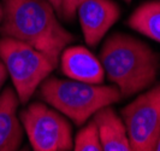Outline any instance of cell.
<instances>
[{"label":"cell","instance_id":"e0dca14e","mask_svg":"<svg viewBox=\"0 0 160 151\" xmlns=\"http://www.w3.org/2000/svg\"><path fill=\"white\" fill-rule=\"evenodd\" d=\"M155 150L160 151V135H159V138H158V142H157V145H155Z\"/></svg>","mask_w":160,"mask_h":151},{"label":"cell","instance_id":"3957f363","mask_svg":"<svg viewBox=\"0 0 160 151\" xmlns=\"http://www.w3.org/2000/svg\"><path fill=\"white\" fill-rule=\"evenodd\" d=\"M41 99L81 126L99 109L123 98L116 85L102 86L77 80L46 78L39 86Z\"/></svg>","mask_w":160,"mask_h":151},{"label":"cell","instance_id":"8992f818","mask_svg":"<svg viewBox=\"0 0 160 151\" xmlns=\"http://www.w3.org/2000/svg\"><path fill=\"white\" fill-rule=\"evenodd\" d=\"M131 151H153L160 135V85L148 89L120 111Z\"/></svg>","mask_w":160,"mask_h":151},{"label":"cell","instance_id":"9a60e30c","mask_svg":"<svg viewBox=\"0 0 160 151\" xmlns=\"http://www.w3.org/2000/svg\"><path fill=\"white\" fill-rule=\"evenodd\" d=\"M48 1H49V3L52 4V6L54 8L58 17H60V10H62V1H63V0H48Z\"/></svg>","mask_w":160,"mask_h":151},{"label":"cell","instance_id":"52a82bcc","mask_svg":"<svg viewBox=\"0 0 160 151\" xmlns=\"http://www.w3.org/2000/svg\"><path fill=\"white\" fill-rule=\"evenodd\" d=\"M76 13L84 41L88 46L95 47L118 21L120 8L113 0H84L77 8Z\"/></svg>","mask_w":160,"mask_h":151},{"label":"cell","instance_id":"8fae6325","mask_svg":"<svg viewBox=\"0 0 160 151\" xmlns=\"http://www.w3.org/2000/svg\"><path fill=\"white\" fill-rule=\"evenodd\" d=\"M128 25L144 36L160 42V1H149L138 6L129 17Z\"/></svg>","mask_w":160,"mask_h":151},{"label":"cell","instance_id":"4fadbf2b","mask_svg":"<svg viewBox=\"0 0 160 151\" xmlns=\"http://www.w3.org/2000/svg\"><path fill=\"white\" fill-rule=\"evenodd\" d=\"M84 0H63L62 1V10H60V18L65 21H72L76 15L77 8Z\"/></svg>","mask_w":160,"mask_h":151},{"label":"cell","instance_id":"6da1fadb","mask_svg":"<svg viewBox=\"0 0 160 151\" xmlns=\"http://www.w3.org/2000/svg\"><path fill=\"white\" fill-rule=\"evenodd\" d=\"M0 35L30 45L58 67L60 55L75 36L59 22L48 0H2Z\"/></svg>","mask_w":160,"mask_h":151},{"label":"cell","instance_id":"30bf717a","mask_svg":"<svg viewBox=\"0 0 160 151\" xmlns=\"http://www.w3.org/2000/svg\"><path fill=\"white\" fill-rule=\"evenodd\" d=\"M102 151H130L127 128L111 105L99 109L93 115Z\"/></svg>","mask_w":160,"mask_h":151},{"label":"cell","instance_id":"2e32d148","mask_svg":"<svg viewBox=\"0 0 160 151\" xmlns=\"http://www.w3.org/2000/svg\"><path fill=\"white\" fill-rule=\"evenodd\" d=\"M2 16H4V8H2V3L0 1V23L2 21Z\"/></svg>","mask_w":160,"mask_h":151},{"label":"cell","instance_id":"9c48e42d","mask_svg":"<svg viewBox=\"0 0 160 151\" xmlns=\"http://www.w3.org/2000/svg\"><path fill=\"white\" fill-rule=\"evenodd\" d=\"M19 99L12 87L0 93V151L18 150L23 142L24 128L17 110Z\"/></svg>","mask_w":160,"mask_h":151},{"label":"cell","instance_id":"7a4b0ae2","mask_svg":"<svg viewBox=\"0 0 160 151\" xmlns=\"http://www.w3.org/2000/svg\"><path fill=\"white\" fill-rule=\"evenodd\" d=\"M100 62L123 98L151 87L159 70V56L154 50L142 40L122 33L106 39L100 51Z\"/></svg>","mask_w":160,"mask_h":151},{"label":"cell","instance_id":"277c9868","mask_svg":"<svg viewBox=\"0 0 160 151\" xmlns=\"http://www.w3.org/2000/svg\"><path fill=\"white\" fill-rule=\"evenodd\" d=\"M0 58L12 80L19 103L27 104L56 67L38 50L13 38H0Z\"/></svg>","mask_w":160,"mask_h":151},{"label":"cell","instance_id":"ac0fdd59","mask_svg":"<svg viewBox=\"0 0 160 151\" xmlns=\"http://www.w3.org/2000/svg\"><path fill=\"white\" fill-rule=\"evenodd\" d=\"M124 1H127V3H130V1H131V0H124Z\"/></svg>","mask_w":160,"mask_h":151},{"label":"cell","instance_id":"ba28073f","mask_svg":"<svg viewBox=\"0 0 160 151\" xmlns=\"http://www.w3.org/2000/svg\"><path fill=\"white\" fill-rule=\"evenodd\" d=\"M59 62L63 74L70 79L94 85L104 82L105 70L102 64L88 48L83 46L64 48Z\"/></svg>","mask_w":160,"mask_h":151},{"label":"cell","instance_id":"5b68a950","mask_svg":"<svg viewBox=\"0 0 160 151\" xmlns=\"http://www.w3.org/2000/svg\"><path fill=\"white\" fill-rule=\"evenodd\" d=\"M19 120L35 151L73 150L71 125L54 108L32 102L19 112Z\"/></svg>","mask_w":160,"mask_h":151},{"label":"cell","instance_id":"7c38bea8","mask_svg":"<svg viewBox=\"0 0 160 151\" xmlns=\"http://www.w3.org/2000/svg\"><path fill=\"white\" fill-rule=\"evenodd\" d=\"M75 151H102V145L99 138V132L94 120L89 121L78 131L73 140Z\"/></svg>","mask_w":160,"mask_h":151},{"label":"cell","instance_id":"5bb4252c","mask_svg":"<svg viewBox=\"0 0 160 151\" xmlns=\"http://www.w3.org/2000/svg\"><path fill=\"white\" fill-rule=\"evenodd\" d=\"M8 75V69H6L5 64H4V62H2V61H1V58H0V88L2 87L4 82L6 81Z\"/></svg>","mask_w":160,"mask_h":151}]
</instances>
